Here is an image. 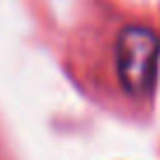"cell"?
Masks as SVG:
<instances>
[{
    "mask_svg": "<svg viewBox=\"0 0 160 160\" xmlns=\"http://www.w3.org/2000/svg\"><path fill=\"white\" fill-rule=\"evenodd\" d=\"M73 68L106 113L127 122L151 120L160 82V17L127 0H94L73 35Z\"/></svg>",
    "mask_w": 160,
    "mask_h": 160,
    "instance_id": "obj_1",
    "label": "cell"
}]
</instances>
